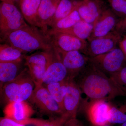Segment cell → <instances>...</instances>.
<instances>
[{"instance_id": "cell-1", "label": "cell", "mask_w": 126, "mask_h": 126, "mask_svg": "<svg viewBox=\"0 0 126 126\" xmlns=\"http://www.w3.org/2000/svg\"><path fill=\"white\" fill-rule=\"evenodd\" d=\"M76 77L78 78V81L74 80L81 92L79 110H83L96 101L109 102L117 97L126 96L112 79L97 69L89 61L85 68Z\"/></svg>"}, {"instance_id": "cell-2", "label": "cell", "mask_w": 126, "mask_h": 126, "mask_svg": "<svg viewBox=\"0 0 126 126\" xmlns=\"http://www.w3.org/2000/svg\"><path fill=\"white\" fill-rule=\"evenodd\" d=\"M0 42L10 45L27 54L53 49L47 34L39 27L29 24L0 38Z\"/></svg>"}, {"instance_id": "cell-3", "label": "cell", "mask_w": 126, "mask_h": 126, "mask_svg": "<svg viewBox=\"0 0 126 126\" xmlns=\"http://www.w3.org/2000/svg\"><path fill=\"white\" fill-rule=\"evenodd\" d=\"M35 87L33 79L26 67L17 78L0 90L1 102L7 104L11 102L26 101L31 96Z\"/></svg>"}, {"instance_id": "cell-4", "label": "cell", "mask_w": 126, "mask_h": 126, "mask_svg": "<svg viewBox=\"0 0 126 126\" xmlns=\"http://www.w3.org/2000/svg\"><path fill=\"white\" fill-rule=\"evenodd\" d=\"M15 5L6 2L0 4V38L28 25Z\"/></svg>"}, {"instance_id": "cell-5", "label": "cell", "mask_w": 126, "mask_h": 126, "mask_svg": "<svg viewBox=\"0 0 126 126\" xmlns=\"http://www.w3.org/2000/svg\"><path fill=\"white\" fill-rule=\"evenodd\" d=\"M126 59L124 52L117 47L108 53L89 58V61L97 69L110 78L123 67Z\"/></svg>"}, {"instance_id": "cell-6", "label": "cell", "mask_w": 126, "mask_h": 126, "mask_svg": "<svg viewBox=\"0 0 126 126\" xmlns=\"http://www.w3.org/2000/svg\"><path fill=\"white\" fill-rule=\"evenodd\" d=\"M54 55L53 49L41 50L26 55L25 65L29 69L35 86L42 85L43 76Z\"/></svg>"}, {"instance_id": "cell-7", "label": "cell", "mask_w": 126, "mask_h": 126, "mask_svg": "<svg viewBox=\"0 0 126 126\" xmlns=\"http://www.w3.org/2000/svg\"><path fill=\"white\" fill-rule=\"evenodd\" d=\"M28 101L41 113L53 118L64 113L49 92L43 85L35 86Z\"/></svg>"}, {"instance_id": "cell-8", "label": "cell", "mask_w": 126, "mask_h": 126, "mask_svg": "<svg viewBox=\"0 0 126 126\" xmlns=\"http://www.w3.org/2000/svg\"><path fill=\"white\" fill-rule=\"evenodd\" d=\"M55 53L66 68L70 79H74L85 68L89 58L79 51L65 52L53 47Z\"/></svg>"}, {"instance_id": "cell-9", "label": "cell", "mask_w": 126, "mask_h": 126, "mask_svg": "<svg viewBox=\"0 0 126 126\" xmlns=\"http://www.w3.org/2000/svg\"><path fill=\"white\" fill-rule=\"evenodd\" d=\"M121 36L114 30L106 36L88 40L83 54L91 58L110 52L117 47Z\"/></svg>"}, {"instance_id": "cell-10", "label": "cell", "mask_w": 126, "mask_h": 126, "mask_svg": "<svg viewBox=\"0 0 126 126\" xmlns=\"http://www.w3.org/2000/svg\"><path fill=\"white\" fill-rule=\"evenodd\" d=\"M48 35L52 47L65 52L77 50L83 53L87 44V41L69 34L57 33Z\"/></svg>"}, {"instance_id": "cell-11", "label": "cell", "mask_w": 126, "mask_h": 126, "mask_svg": "<svg viewBox=\"0 0 126 126\" xmlns=\"http://www.w3.org/2000/svg\"><path fill=\"white\" fill-rule=\"evenodd\" d=\"M119 21L112 11L110 9H105L94 24L88 40L108 35L115 30Z\"/></svg>"}, {"instance_id": "cell-12", "label": "cell", "mask_w": 126, "mask_h": 126, "mask_svg": "<svg viewBox=\"0 0 126 126\" xmlns=\"http://www.w3.org/2000/svg\"><path fill=\"white\" fill-rule=\"evenodd\" d=\"M81 100L80 88L74 79H69L64 99V107L65 113L68 115L70 118L77 117Z\"/></svg>"}, {"instance_id": "cell-13", "label": "cell", "mask_w": 126, "mask_h": 126, "mask_svg": "<svg viewBox=\"0 0 126 126\" xmlns=\"http://www.w3.org/2000/svg\"><path fill=\"white\" fill-rule=\"evenodd\" d=\"M110 108L109 102L99 100L90 104L84 109L89 120L94 126H102L108 123Z\"/></svg>"}, {"instance_id": "cell-14", "label": "cell", "mask_w": 126, "mask_h": 126, "mask_svg": "<svg viewBox=\"0 0 126 126\" xmlns=\"http://www.w3.org/2000/svg\"><path fill=\"white\" fill-rule=\"evenodd\" d=\"M105 9L100 0H81L77 10L82 20L94 25Z\"/></svg>"}, {"instance_id": "cell-15", "label": "cell", "mask_w": 126, "mask_h": 126, "mask_svg": "<svg viewBox=\"0 0 126 126\" xmlns=\"http://www.w3.org/2000/svg\"><path fill=\"white\" fill-rule=\"evenodd\" d=\"M54 51L53 57L43 76L42 85L61 82L70 79L67 69Z\"/></svg>"}, {"instance_id": "cell-16", "label": "cell", "mask_w": 126, "mask_h": 126, "mask_svg": "<svg viewBox=\"0 0 126 126\" xmlns=\"http://www.w3.org/2000/svg\"><path fill=\"white\" fill-rule=\"evenodd\" d=\"M35 112L32 107L26 101L10 102L4 110L5 117L18 121L30 118Z\"/></svg>"}, {"instance_id": "cell-17", "label": "cell", "mask_w": 126, "mask_h": 126, "mask_svg": "<svg viewBox=\"0 0 126 126\" xmlns=\"http://www.w3.org/2000/svg\"><path fill=\"white\" fill-rule=\"evenodd\" d=\"M61 0H41L38 12L41 29L47 33L53 17Z\"/></svg>"}, {"instance_id": "cell-18", "label": "cell", "mask_w": 126, "mask_h": 126, "mask_svg": "<svg viewBox=\"0 0 126 126\" xmlns=\"http://www.w3.org/2000/svg\"><path fill=\"white\" fill-rule=\"evenodd\" d=\"M25 60L0 63V90L5 84L17 78L25 67Z\"/></svg>"}, {"instance_id": "cell-19", "label": "cell", "mask_w": 126, "mask_h": 126, "mask_svg": "<svg viewBox=\"0 0 126 126\" xmlns=\"http://www.w3.org/2000/svg\"><path fill=\"white\" fill-rule=\"evenodd\" d=\"M41 0H21L19 5L20 11L28 24L40 28L38 12Z\"/></svg>"}, {"instance_id": "cell-20", "label": "cell", "mask_w": 126, "mask_h": 126, "mask_svg": "<svg viewBox=\"0 0 126 126\" xmlns=\"http://www.w3.org/2000/svg\"><path fill=\"white\" fill-rule=\"evenodd\" d=\"M27 53L6 43L0 44V63L18 62L24 60Z\"/></svg>"}, {"instance_id": "cell-21", "label": "cell", "mask_w": 126, "mask_h": 126, "mask_svg": "<svg viewBox=\"0 0 126 126\" xmlns=\"http://www.w3.org/2000/svg\"><path fill=\"white\" fill-rule=\"evenodd\" d=\"M81 0H61L52 19L49 29L59 21L67 17L77 10Z\"/></svg>"}, {"instance_id": "cell-22", "label": "cell", "mask_w": 126, "mask_h": 126, "mask_svg": "<svg viewBox=\"0 0 126 126\" xmlns=\"http://www.w3.org/2000/svg\"><path fill=\"white\" fill-rule=\"evenodd\" d=\"M70 79L61 82L43 85L47 89L52 96L58 103L64 113H65V110L64 107V99L67 91L68 81Z\"/></svg>"}, {"instance_id": "cell-23", "label": "cell", "mask_w": 126, "mask_h": 126, "mask_svg": "<svg viewBox=\"0 0 126 126\" xmlns=\"http://www.w3.org/2000/svg\"><path fill=\"white\" fill-rule=\"evenodd\" d=\"M94 26L93 24L81 20L71 28L60 33L70 34L81 40L87 41L92 32Z\"/></svg>"}, {"instance_id": "cell-24", "label": "cell", "mask_w": 126, "mask_h": 126, "mask_svg": "<svg viewBox=\"0 0 126 126\" xmlns=\"http://www.w3.org/2000/svg\"><path fill=\"white\" fill-rule=\"evenodd\" d=\"M81 20L78 12L77 10H75L69 15L59 21L50 28L47 31V34L50 35L55 33H60L71 28Z\"/></svg>"}, {"instance_id": "cell-25", "label": "cell", "mask_w": 126, "mask_h": 126, "mask_svg": "<svg viewBox=\"0 0 126 126\" xmlns=\"http://www.w3.org/2000/svg\"><path fill=\"white\" fill-rule=\"evenodd\" d=\"M110 104L109 123L122 124L126 122V104L119 107Z\"/></svg>"}, {"instance_id": "cell-26", "label": "cell", "mask_w": 126, "mask_h": 126, "mask_svg": "<svg viewBox=\"0 0 126 126\" xmlns=\"http://www.w3.org/2000/svg\"><path fill=\"white\" fill-rule=\"evenodd\" d=\"M126 95V65L110 77Z\"/></svg>"}, {"instance_id": "cell-27", "label": "cell", "mask_w": 126, "mask_h": 126, "mask_svg": "<svg viewBox=\"0 0 126 126\" xmlns=\"http://www.w3.org/2000/svg\"><path fill=\"white\" fill-rule=\"evenodd\" d=\"M112 11L119 17H126V0H107Z\"/></svg>"}, {"instance_id": "cell-28", "label": "cell", "mask_w": 126, "mask_h": 126, "mask_svg": "<svg viewBox=\"0 0 126 126\" xmlns=\"http://www.w3.org/2000/svg\"><path fill=\"white\" fill-rule=\"evenodd\" d=\"M70 118L66 113L55 117L50 118L43 126H64L65 123Z\"/></svg>"}, {"instance_id": "cell-29", "label": "cell", "mask_w": 126, "mask_h": 126, "mask_svg": "<svg viewBox=\"0 0 126 126\" xmlns=\"http://www.w3.org/2000/svg\"><path fill=\"white\" fill-rule=\"evenodd\" d=\"M47 121L45 119L30 118L18 121L24 126H43Z\"/></svg>"}, {"instance_id": "cell-30", "label": "cell", "mask_w": 126, "mask_h": 126, "mask_svg": "<svg viewBox=\"0 0 126 126\" xmlns=\"http://www.w3.org/2000/svg\"><path fill=\"white\" fill-rule=\"evenodd\" d=\"M0 126H24L18 121L6 117H1L0 119Z\"/></svg>"}, {"instance_id": "cell-31", "label": "cell", "mask_w": 126, "mask_h": 126, "mask_svg": "<svg viewBox=\"0 0 126 126\" xmlns=\"http://www.w3.org/2000/svg\"><path fill=\"white\" fill-rule=\"evenodd\" d=\"M115 30L121 35L123 33L126 32V17L119 21Z\"/></svg>"}, {"instance_id": "cell-32", "label": "cell", "mask_w": 126, "mask_h": 126, "mask_svg": "<svg viewBox=\"0 0 126 126\" xmlns=\"http://www.w3.org/2000/svg\"><path fill=\"white\" fill-rule=\"evenodd\" d=\"M64 126H85L77 117L70 118L65 123Z\"/></svg>"}, {"instance_id": "cell-33", "label": "cell", "mask_w": 126, "mask_h": 126, "mask_svg": "<svg viewBox=\"0 0 126 126\" xmlns=\"http://www.w3.org/2000/svg\"><path fill=\"white\" fill-rule=\"evenodd\" d=\"M120 48L124 52L126 58V38L123 40L120 41L119 43Z\"/></svg>"}, {"instance_id": "cell-34", "label": "cell", "mask_w": 126, "mask_h": 126, "mask_svg": "<svg viewBox=\"0 0 126 126\" xmlns=\"http://www.w3.org/2000/svg\"><path fill=\"white\" fill-rule=\"evenodd\" d=\"M21 0H7L6 2L15 5L16 6L19 7L20 4Z\"/></svg>"}, {"instance_id": "cell-35", "label": "cell", "mask_w": 126, "mask_h": 126, "mask_svg": "<svg viewBox=\"0 0 126 126\" xmlns=\"http://www.w3.org/2000/svg\"><path fill=\"white\" fill-rule=\"evenodd\" d=\"M121 126H126V122H125L122 124H121Z\"/></svg>"}, {"instance_id": "cell-36", "label": "cell", "mask_w": 126, "mask_h": 126, "mask_svg": "<svg viewBox=\"0 0 126 126\" xmlns=\"http://www.w3.org/2000/svg\"><path fill=\"white\" fill-rule=\"evenodd\" d=\"M111 126L110 125V124H105V125H103V126Z\"/></svg>"}, {"instance_id": "cell-37", "label": "cell", "mask_w": 126, "mask_h": 126, "mask_svg": "<svg viewBox=\"0 0 126 126\" xmlns=\"http://www.w3.org/2000/svg\"><path fill=\"white\" fill-rule=\"evenodd\" d=\"M1 2H6L7 0H0Z\"/></svg>"}, {"instance_id": "cell-38", "label": "cell", "mask_w": 126, "mask_h": 126, "mask_svg": "<svg viewBox=\"0 0 126 126\" xmlns=\"http://www.w3.org/2000/svg\"></svg>"}]
</instances>
